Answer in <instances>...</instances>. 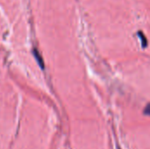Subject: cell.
Returning <instances> with one entry per match:
<instances>
[{
  "label": "cell",
  "mask_w": 150,
  "mask_h": 149,
  "mask_svg": "<svg viewBox=\"0 0 150 149\" xmlns=\"http://www.w3.org/2000/svg\"><path fill=\"white\" fill-rule=\"evenodd\" d=\"M33 55H34V57H35V59H36L38 64L40 65V67L41 68H44V61H43L42 57H41L40 54L39 53V51H38L36 48H34V49L33 50Z\"/></svg>",
  "instance_id": "obj_1"
},
{
  "label": "cell",
  "mask_w": 150,
  "mask_h": 149,
  "mask_svg": "<svg viewBox=\"0 0 150 149\" xmlns=\"http://www.w3.org/2000/svg\"><path fill=\"white\" fill-rule=\"evenodd\" d=\"M144 113H145L146 115H150V105H147V107L145 108Z\"/></svg>",
  "instance_id": "obj_2"
}]
</instances>
